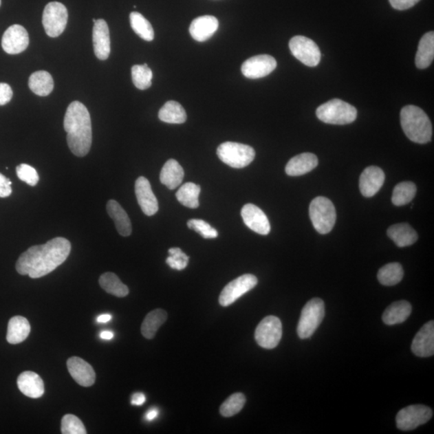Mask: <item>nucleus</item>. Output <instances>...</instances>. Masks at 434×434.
Here are the masks:
<instances>
[{"mask_svg": "<svg viewBox=\"0 0 434 434\" xmlns=\"http://www.w3.org/2000/svg\"><path fill=\"white\" fill-rule=\"evenodd\" d=\"M259 283L256 276L252 274H244L239 276L228 283L219 298V303L222 307L230 306L235 303L238 299H240L247 292L254 289Z\"/></svg>", "mask_w": 434, "mask_h": 434, "instance_id": "obj_12", "label": "nucleus"}, {"mask_svg": "<svg viewBox=\"0 0 434 434\" xmlns=\"http://www.w3.org/2000/svg\"><path fill=\"white\" fill-rule=\"evenodd\" d=\"M71 251V243L64 237H56L45 245L30 248L19 257L16 269L21 275H28L31 279H40L68 259Z\"/></svg>", "mask_w": 434, "mask_h": 434, "instance_id": "obj_1", "label": "nucleus"}, {"mask_svg": "<svg viewBox=\"0 0 434 434\" xmlns=\"http://www.w3.org/2000/svg\"><path fill=\"white\" fill-rule=\"evenodd\" d=\"M319 120L332 125H346L357 118L356 109L340 99H332L316 109Z\"/></svg>", "mask_w": 434, "mask_h": 434, "instance_id": "obj_4", "label": "nucleus"}, {"mask_svg": "<svg viewBox=\"0 0 434 434\" xmlns=\"http://www.w3.org/2000/svg\"><path fill=\"white\" fill-rule=\"evenodd\" d=\"M96 21H97V20H95V19H94L93 22L95 23Z\"/></svg>", "mask_w": 434, "mask_h": 434, "instance_id": "obj_51", "label": "nucleus"}, {"mask_svg": "<svg viewBox=\"0 0 434 434\" xmlns=\"http://www.w3.org/2000/svg\"><path fill=\"white\" fill-rule=\"evenodd\" d=\"M434 58V32L426 33L420 41L416 55V65L418 69H427Z\"/></svg>", "mask_w": 434, "mask_h": 434, "instance_id": "obj_28", "label": "nucleus"}, {"mask_svg": "<svg viewBox=\"0 0 434 434\" xmlns=\"http://www.w3.org/2000/svg\"><path fill=\"white\" fill-rule=\"evenodd\" d=\"M131 76L133 83L138 89L145 90L151 87L153 74L147 64L133 65Z\"/></svg>", "mask_w": 434, "mask_h": 434, "instance_id": "obj_38", "label": "nucleus"}, {"mask_svg": "<svg viewBox=\"0 0 434 434\" xmlns=\"http://www.w3.org/2000/svg\"><path fill=\"white\" fill-rule=\"evenodd\" d=\"M68 18V10L63 3H47L42 19L46 34L50 37H58L65 31Z\"/></svg>", "mask_w": 434, "mask_h": 434, "instance_id": "obj_8", "label": "nucleus"}, {"mask_svg": "<svg viewBox=\"0 0 434 434\" xmlns=\"http://www.w3.org/2000/svg\"><path fill=\"white\" fill-rule=\"evenodd\" d=\"M168 318V313L164 310L156 309L155 311L150 312L146 316L141 327L142 336L147 340L153 338L159 328L163 325Z\"/></svg>", "mask_w": 434, "mask_h": 434, "instance_id": "obj_31", "label": "nucleus"}, {"mask_svg": "<svg viewBox=\"0 0 434 434\" xmlns=\"http://www.w3.org/2000/svg\"><path fill=\"white\" fill-rule=\"evenodd\" d=\"M159 118L162 122L171 124H182L187 120V113L181 105L175 101H169L160 109Z\"/></svg>", "mask_w": 434, "mask_h": 434, "instance_id": "obj_32", "label": "nucleus"}, {"mask_svg": "<svg viewBox=\"0 0 434 434\" xmlns=\"http://www.w3.org/2000/svg\"><path fill=\"white\" fill-rule=\"evenodd\" d=\"M184 171L182 166L175 160L166 162L160 173L161 183L170 190L178 188L182 184Z\"/></svg>", "mask_w": 434, "mask_h": 434, "instance_id": "obj_25", "label": "nucleus"}, {"mask_svg": "<svg viewBox=\"0 0 434 434\" xmlns=\"http://www.w3.org/2000/svg\"><path fill=\"white\" fill-rule=\"evenodd\" d=\"M109 216L116 224L119 235L122 237H129L132 232V226L130 218H129L125 210L122 208L116 200H109L107 205Z\"/></svg>", "mask_w": 434, "mask_h": 434, "instance_id": "obj_24", "label": "nucleus"}, {"mask_svg": "<svg viewBox=\"0 0 434 434\" xmlns=\"http://www.w3.org/2000/svg\"><path fill=\"white\" fill-rule=\"evenodd\" d=\"M17 174L21 180L28 185L36 186L39 182V175L35 169L28 164H21L17 168Z\"/></svg>", "mask_w": 434, "mask_h": 434, "instance_id": "obj_43", "label": "nucleus"}, {"mask_svg": "<svg viewBox=\"0 0 434 434\" xmlns=\"http://www.w3.org/2000/svg\"><path fill=\"white\" fill-rule=\"evenodd\" d=\"M131 26L133 32L146 41H152L155 32L151 23L140 12H133L130 15Z\"/></svg>", "mask_w": 434, "mask_h": 434, "instance_id": "obj_35", "label": "nucleus"}, {"mask_svg": "<svg viewBox=\"0 0 434 434\" xmlns=\"http://www.w3.org/2000/svg\"><path fill=\"white\" fill-rule=\"evenodd\" d=\"M146 402V395L142 393H137L132 395L131 404L140 406Z\"/></svg>", "mask_w": 434, "mask_h": 434, "instance_id": "obj_47", "label": "nucleus"}, {"mask_svg": "<svg viewBox=\"0 0 434 434\" xmlns=\"http://www.w3.org/2000/svg\"><path fill=\"white\" fill-rule=\"evenodd\" d=\"M217 152L219 159L233 169L246 168L254 161L256 155L250 146L233 142L222 143Z\"/></svg>", "mask_w": 434, "mask_h": 434, "instance_id": "obj_6", "label": "nucleus"}, {"mask_svg": "<svg viewBox=\"0 0 434 434\" xmlns=\"http://www.w3.org/2000/svg\"><path fill=\"white\" fill-rule=\"evenodd\" d=\"M114 335L112 332L104 331L100 334V337L105 340H111L113 338Z\"/></svg>", "mask_w": 434, "mask_h": 434, "instance_id": "obj_50", "label": "nucleus"}, {"mask_svg": "<svg viewBox=\"0 0 434 434\" xmlns=\"http://www.w3.org/2000/svg\"><path fill=\"white\" fill-rule=\"evenodd\" d=\"M241 217L246 226L260 235H268L270 224L268 217L261 208L252 204H247L241 209Z\"/></svg>", "mask_w": 434, "mask_h": 434, "instance_id": "obj_15", "label": "nucleus"}, {"mask_svg": "<svg viewBox=\"0 0 434 434\" xmlns=\"http://www.w3.org/2000/svg\"><path fill=\"white\" fill-rule=\"evenodd\" d=\"M112 319V316L111 314H102V316H99L97 318V322L99 323H106L111 321Z\"/></svg>", "mask_w": 434, "mask_h": 434, "instance_id": "obj_49", "label": "nucleus"}, {"mask_svg": "<svg viewBox=\"0 0 434 434\" xmlns=\"http://www.w3.org/2000/svg\"><path fill=\"white\" fill-rule=\"evenodd\" d=\"M169 252L170 256L166 262L171 269L183 270L188 266L189 257L180 248H171Z\"/></svg>", "mask_w": 434, "mask_h": 434, "instance_id": "obj_42", "label": "nucleus"}, {"mask_svg": "<svg viewBox=\"0 0 434 434\" xmlns=\"http://www.w3.org/2000/svg\"><path fill=\"white\" fill-rule=\"evenodd\" d=\"M28 87L38 96L45 97L54 90V78L46 71H37L30 76Z\"/></svg>", "mask_w": 434, "mask_h": 434, "instance_id": "obj_30", "label": "nucleus"}, {"mask_svg": "<svg viewBox=\"0 0 434 434\" xmlns=\"http://www.w3.org/2000/svg\"><path fill=\"white\" fill-rule=\"evenodd\" d=\"M11 185L10 180L0 173V198H6L11 195L12 193Z\"/></svg>", "mask_w": 434, "mask_h": 434, "instance_id": "obj_46", "label": "nucleus"}, {"mask_svg": "<svg viewBox=\"0 0 434 434\" xmlns=\"http://www.w3.org/2000/svg\"><path fill=\"white\" fill-rule=\"evenodd\" d=\"M412 351L420 357H429L434 353V323L429 321L421 328L412 343Z\"/></svg>", "mask_w": 434, "mask_h": 434, "instance_id": "obj_20", "label": "nucleus"}, {"mask_svg": "<svg viewBox=\"0 0 434 434\" xmlns=\"http://www.w3.org/2000/svg\"><path fill=\"white\" fill-rule=\"evenodd\" d=\"M400 123L410 140L424 144L431 140L433 128L427 114L416 106L404 107L400 111Z\"/></svg>", "mask_w": 434, "mask_h": 434, "instance_id": "obj_3", "label": "nucleus"}, {"mask_svg": "<svg viewBox=\"0 0 434 434\" xmlns=\"http://www.w3.org/2000/svg\"><path fill=\"white\" fill-rule=\"evenodd\" d=\"M199 186L193 183H186L181 186L176 193V198L184 206L189 208H197L199 206V195L200 193Z\"/></svg>", "mask_w": 434, "mask_h": 434, "instance_id": "obj_34", "label": "nucleus"}, {"mask_svg": "<svg viewBox=\"0 0 434 434\" xmlns=\"http://www.w3.org/2000/svg\"><path fill=\"white\" fill-rule=\"evenodd\" d=\"M276 68V61L270 55H259L246 60L241 66L246 78L259 79L268 76Z\"/></svg>", "mask_w": 434, "mask_h": 434, "instance_id": "obj_13", "label": "nucleus"}, {"mask_svg": "<svg viewBox=\"0 0 434 434\" xmlns=\"http://www.w3.org/2000/svg\"><path fill=\"white\" fill-rule=\"evenodd\" d=\"M433 411L431 408L422 404L409 405L400 410L397 415V426L400 431H413L431 419Z\"/></svg>", "mask_w": 434, "mask_h": 434, "instance_id": "obj_10", "label": "nucleus"}, {"mask_svg": "<svg viewBox=\"0 0 434 434\" xmlns=\"http://www.w3.org/2000/svg\"><path fill=\"white\" fill-rule=\"evenodd\" d=\"M219 22L213 16L199 17L191 23L189 32L195 41L204 42L210 39L218 30Z\"/></svg>", "mask_w": 434, "mask_h": 434, "instance_id": "obj_22", "label": "nucleus"}, {"mask_svg": "<svg viewBox=\"0 0 434 434\" xmlns=\"http://www.w3.org/2000/svg\"><path fill=\"white\" fill-rule=\"evenodd\" d=\"M404 270L399 263H389L380 269L378 278L380 283L384 285H395L402 280Z\"/></svg>", "mask_w": 434, "mask_h": 434, "instance_id": "obj_36", "label": "nucleus"}, {"mask_svg": "<svg viewBox=\"0 0 434 434\" xmlns=\"http://www.w3.org/2000/svg\"><path fill=\"white\" fill-rule=\"evenodd\" d=\"M94 54L101 61L108 59L111 54V36L107 23L102 19L94 23L93 28Z\"/></svg>", "mask_w": 434, "mask_h": 434, "instance_id": "obj_19", "label": "nucleus"}, {"mask_svg": "<svg viewBox=\"0 0 434 434\" xmlns=\"http://www.w3.org/2000/svg\"><path fill=\"white\" fill-rule=\"evenodd\" d=\"M318 164L317 156L312 153H303L294 156L285 166V173L290 176H299L312 171Z\"/></svg>", "mask_w": 434, "mask_h": 434, "instance_id": "obj_23", "label": "nucleus"}, {"mask_svg": "<svg viewBox=\"0 0 434 434\" xmlns=\"http://www.w3.org/2000/svg\"><path fill=\"white\" fill-rule=\"evenodd\" d=\"M17 385L21 392L28 398L37 399L45 393L44 381L33 371H23L19 376Z\"/></svg>", "mask_w": 434, "mask_h": 434, "instance_id": "obj_21", "label": "nucleus"}, {"mask_svg": "<svg viewBox=\"0 0 434 434\" xmlns=\"http://www.w3.org/2000/svg\"><path fill=\"white\" fill-rule=\"evenodd\" d=\"M385 175L378 166L367 168L360 178V190L365 197H373L378 193L384 183Z\"/></svg>", "mask_w": 434, "mask_h": 434, "instance_id": "obj_18", "label": "nucleus"}, {"mask_svg": "<svg viewBox=\"0 0 434 434\" xmlns=\"http://www.w3.org/2000/svg\"><path fill=\"white\" fill-rule=\"evenodd\" d=\"M67 368L73 379L83 387H90L95 383L96 374L93 367L79 357H71L67 360Z\"/></svg>", "mask_w": 434, "mask_h": 434, "instance_id": "obj_17", "label": "nucleus"}, {"mask_svg": "<svg viewBox=\"0 0 434 434\" xmlns=\"http://www.w3.org/2000/svg\"><path fill=\"white\" fill-rule=\"evenodd\" d=\"M417 193V187L412 182H402L395 186L392 202L395 206H403L411 202Z\"/></svg>", "mask_w": 434, "mask_h": 434, "instance_id": "obj_37", "label": "nucleus"}, {"mask_svg": "<svg viewBox=\"0 0 434 434\" xmlns=\"http://www.w3.org/2000/svg\"><path fill=\"white\" fill-rule=\"evenodd\" d=\"M412 313V306L407 301L395 302L385 310L382 319L387 325L402 323Z\"/></svg>", "mask_w": 434, "mask_h": 434, "instance_id": "obj_29", "label": "nucleus"}, {"mask_svg": "<svg viewBox=\"0 0 434 434\" xmlns=\"http://www.w3.org/2000/svg\"><path fill=\"white\" fill-rule=\"evenodd\" d=\"M325 316V305L321 299H313L305 305L298 324V335L305 340L314 335Z\"/></svg>", "mask_w": 434, "mask_h": 434, "instance_id": "obj_7", "label": "nucleus"}, {"mask_svg": "<svg viewBox=\"0 0 434 434\" xmlns=\"http://www.w3.org/2000/svg\"><path fill=\"white\" fill-rule=\"evenodd\" d=\"M64 128L72 153L78 157L87 155L92 145V123L88 109L82 102L75 101L69 105Z\"/></svg>", "mask_w": 434, "mask_h": 434, "instance_id": "obj_2", "label": "nucleus"}, {"mask_svg": "<svg viewBox=\"0 0 434 434\" xmlns=\"http://www.w3.org/2000/svg\"><path fill=\"white\" fill-rule=\"evenodd\" d=\"M0 6H1V0H0Z\"/></svg>", "mask_w": 434, "mask_h": 434, "instance_id": "obj_52", "label": "nucleus"}, {"mask_svg": "<svg viewBox=\"0 0 434 434\" xmlns=\"http://www.w3.org/2000/svg\"><path fill=\"white\" fill-rule=\"evenodd\" d=\"M420 0H389L391 6L395 10L404 11L413 8Z\"/></svg>", "mask_w": 434, "mask_h": 434, "instance_id": "obj_45", "label": "nucleus"}, {"mask_svg": "<svg viewBox=\"0 0 434 434\" xmlns=\"http://www.w3.org/2000/svg\"><path fill=\"white\" fill-rule=\"evenodd\" d=\"M158 416H159L158 410L153 409H151L150 411H149V413L146 414V419L147 420V421L151 422V421H153V420H155Z\"/></svg>", "mask_w": 434, "mask_h": 434, "instance_id": "obj_48", "label": "nucleus"}, {"mask_svg": "<svg viewBox=\"0 0 434 434\" xmlns=\"http://www.w3.org/2000/svg\"><path fill=\"white\" fill-rule=\"evenodd\" d=\"M309 213L314 228L321 235H327L335 226L336 208L330 199L323 197L314 198L310 205Z\"/></svg>", "mask_w": 434, "mask_h": 434, "instance_id": "obj_5", "label": "nucleus"}, {"mask_svg": "<svg viewBox=\"0 0 434 434\" xmlns=\"http://www.w3.org/2000/svg\"><path fill=\"white\" fill-rule=\"evenodd\" d=\"M283 336V325L278 317L270 316L262 319L255 331V340L265 349H273L279 345Z\"/></svg>", "mask_w": 434, "mask_h": 434, "instance_id": "obj_9", "label": "nucleus"}, {"mask_svg": "<svg viewBox=\"0 0 434 434\" xmlns=\"http://www.w3.org/2000/svg\"><path fill=\"white\" fill-rule=\"evenodd\" d=\"M61 433L63 434H85L87 433L84 424L73 414H67L62 418Z\"/></svg>", "mask_w": 434, "mask_h": 434, "instance_id": "obj_40", "label": "nucleus"}, {"mask_svg": "<svg viewBox=\"0 0 434 434\" xmlns=\"http://www.w3.org/2000/svg\"><path fill=\"white\" fill-rule=\"evenodd\" d=\"M99 284L102 288L109 294L118 298L127 296L129 289L123 284L118 276L113 273H105L99 279Z\"/></svg>", "mask_w": 434, "mask_h": 434, "instance_id": "obj_33", "label": "nucleus"}, {"mask_svg": "<svg viewBox=\"0 0 434 434\" xmlns=\"http://www.w3.org/2000/svg\"><path fill=\"white\" fill-rule=\"evenodd\" d=\"M30 332V323L26 318L12 317L8 322L7 340L11 345H18L26 340Z\"/></svg>", "mask_w": 434, "mask_h": 434, "instance_id": "obj_27", "label": "nucleus"}, {"mask_svg": "<svg viewBox=\"0 0 434 434\" xmlns=\"http://www.w3.org/2000/svg\"><path fill=\"white\" fill-rule=\"evenodd\" d=\"M290 52L299 61L309 67H316L321 60V52L312 40L303 36H294L290 41Z\"/></svg>", "mask_w": 434, "mask_h": 434, "instance_id": "obj_11", "label": "nucleus"}, {"mask_svg": "<svg viewBox=\"0 0 434 434\" xmlns=\"http://www.w3.org/2000/svg\"><path fill=\"white\" fill-rule=\"evenodd\" d=\"M135 194L138 204L143 213L151 217L158 212L159 203L155 197L149 180L143 176L138 178L135 182Z\"/></svg>", "mask_w": 434, "mask_h": 434, "instance_id": "obj_16", "label": "nucleus"}, {"mask_svg": "<svg viewBox=\"0 0 434 434\" xmlns=\"http://www.w3.org/2000/svg\"><path fill=\"white\" fill-rule=\"evenodd\" d=\"M387 235L400 248L412 246L418 239L417 232L406 223L389 227Z\"/></svg>", "mask_w": 434, "mask_h": 434, "instance_id": "obj_26", "label": "nucleus"}, {"mask_svg": "<svg viewBox=\"0 0 434 434\" xmlns=\"http://www.w3.org/2000/svg\"><path fill=\"white\" fill-rule=\"evenodd\" d=\"M13 96L12 89L10 85L6 83H0V106L10 102Z\"/></svg>", "mask_w": 434, "mask_h": 434, "instance_id": "obj_44", "label": "nucleus"}, {"mask_svg": "<svg viewBox=\"0 0 434 434\" xmlns=\"http://www.w3.org/2000/svg\"><path fill=\"white\" fill-rule=\"evenodd\" d=\"M188 227L190 230L199 233L205 239H213L218 237V232L215 230L208 223L199 219H192L188 221Z\"/></svg>", "mask_w": 434, "mask_h": 434, "instance_id": "obj_41", "label": "nucleus"}, {"mask_svg": "<svg viewBox=\"0 0 434 434\" xmlns=\"http://www.w3.org/2000/svg\"><path fill=\"white\" fill-rule=\"evenodd\" d=\"M30 45V36L20 25L9 27L2 37L3 50L8 54L16 55L25 51Z\"/></svg>", "mask_w": 434, "mask_h": 434, "instance_id": "obj_14", "label": "nucleus"}, {"mask_svg": "<svg viewBox=\"0 0 434 434\" xmlns=\"http://www.w3.org/2000/svg\"><path fill=\"white\" fill-rule=\"evenodd\" d=\"M246 402L244 394L240 393L232 394L222 404L220 409L221 414L225 417L235 416L244 408Z\"/></svg>", "mask_w": 434, "mask_h": 434, "instance_id": "obj_39", "label": "nucleus"}]
</instances>
